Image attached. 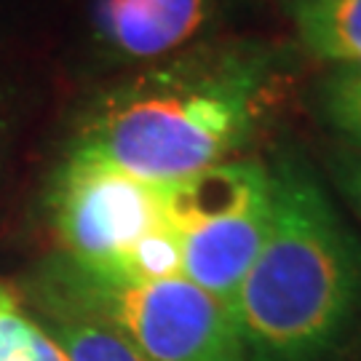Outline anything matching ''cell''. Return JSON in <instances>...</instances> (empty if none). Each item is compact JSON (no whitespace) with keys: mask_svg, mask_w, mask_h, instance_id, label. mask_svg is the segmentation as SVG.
Listing matches in <instances>:
<instances>
[{"mask_svg":"<svg viewBox=\"0 0 361 361\" xmlns=\"http://www.w3.org/2000/svg\"><path fill=\"white\" fill-rule=\"evenodd\" d=\"M284 54L259 40L198 43L107 89L83 116L70 153L150 185L228 161L255 131Z\"/></svg>","mask_w":361,"mask_h":361,"instance_id":"cell-1","label":"cell"},{"mask_svg":"<svg viewBox=\"0 0 361 361\" xmlns=\"http://www.w3.org/2000/svg\"><path fill=\"white\" fill-rule=\"evenodd\" d=\"M361 305V244L300 161L271 174V231L231 302L249 361H316Z\"/></svg>","mask_w":361,"mask_h":361,"instance_id":"cell-2","label":"cell"},{"mask_svg":"<svg viewBox=\"0 0 361 361\" xmlns=\"http://www.w3.org/2000/svg\"><path fill=\"white\" fill-rule=\"evenodd\" d=\"M54 231L78 271L107 281L147 231L164 222L158 185L83 153H67L51 185Z\"/></svg>","mask_w":361,"mask_h":361,"instance_id":"cell-3","label":"cell"},{"mask_svg":"<svg viewBox=\"0 0 361 361\" xmlns=\"http://www.w3.org/2000/svg\"><path fill=\"white\" fill-rule=\"evenodd\" d=\"M80 295L147 361H249L231 310L185 276L150 284L83 279Z\"/></svg>","mask_w":361,"mask_h":361,"instance_id":"cell-4","label":"cell"},{"mask_svg":"<svg viewBox=\"0 0 361 361\" xmlns=\"http://www.w3.org/2000/svg\"><path fill=\"white\" fill-rule=\"evenodd\" d=\"M233 0H91L86 43L104 67H150L198 46Z\"/></svg>","mask_w":361,"mask_h":361,"instance_id":"cell-5","label":"cell"},{"mask_svg":"<svg viewBox=\"0 0 361 361\" xmlns=\"http://www.w3.org/2000/svg\"><path fill=\"white\" fill-rule=\"evenodd\" d=\"M271 231V198L244 214L182 233V273L231 310V302Z\"/></svg>","mask_w":361,"mask_h":361,"instance_id":"cell-6","label":"cell"},{"mask_svg":"<svg viewBox=\"0 0 361 361\" xmlns=\"http://www.w3.org/2000/svg\"><path fill=\"white\" fill-rule=\"evenodd\" d=\"M158 190L166 222L185 233L265 204L271 171L257 161H219Z\"/></svg>","mask_w":361,"mask_h":361,"instance_id":"cell-7","label":"cell"},{"mask_svg":"<svg viewBox=\"0 0 361 361\" xmlns=\"http://www.w3.org/2000/svg\"><path fill=\"white\" fill-rule=\"evenodd\" d=\"M305 51L332 65L361 62V0H284Z\"/></svg>","mask_w":361,"mask_h":361,"instance_id":"cell-8","label":"cell"},{"mask_svg":"<svg viewBox=\"0 0 361 361\" xmlns=\"http://www.w3.org/2000/svg\"><path fill=\"white\" fill-rule=\"evenodd\" d=\"M177 276H182V233L164 219L123 255L107 281L97 284H150Z\"/></svg>","mask_w":361,"mask_h":361,"instance_id":"cell-9","label":"cell"},{"mask_svg":"<svg viewBox=\"0 0 361 361\" xmlns=\"http://www.w3.org/2000/svg\"><path fill=\"white\" fill-rule=\"evenodd\" d=\"M319 110L324 121L361 153V62L329 70L319 86Z\"/></svg>","mask_w":361,"mask_h":361,"instance_id":"cell-10","label":"cell"},{"mask_svg":"<svg viewBox=\"0 0 361 361\" xmlns=\"http://www.w3.org/2000/svg\"><path fill=\"white\" fill-rule=\"evenodd\" d=\"M56 345L67 361H147L118 329L91 319H70L59 324Z\"/></svg>","mask_w":361,"mask_h":361,"instance_id":"cell-11","label":"cell"},{"mask_svg":"<svg viewBox=\"0 0 361 361\" xmlns=\"http://www.w3.org/2000/svg\"><path fill=\"white\" fill-rule=\"evenodd\" d=\"M0 361H67V356L11 300L0 308Z\"/></svg>","mask_w":361,"mask_h":361,"instance_id":"cell-12","label":"cell"},{"mask_svg":"<svg viewBox=\"0 0 361 361\" xmlns=\"http://www.w3.org/2000/svg\"><path fill=\"white\" fill-rule=\"evenodd\" d=\"M25 86L19 75L6 65H0V180L8 164V155H11L13 137L25 113Z\"/></svg>","mask_w":361,"mask_h":361,"instance_id":"cell-13","label":"cell"},{"mask_svg":"<svg viewBox=\"0 0 361 361\" xmlns=\"http://www.w3.org/2000/svg\"><path fill=\"white\" fill-rule=\"evenodd\" d=\"M332 180H335L337 190L348 201V207L356 212L361 219V153L359 150H343L332 158L329 164Z\"/></svg>","mask_w":361,"mask_h":361,"instance_id":"cell-14","label":"cell"},{"mask_svg":"<svg viewBox=\"0 0 361 361\" xmlns=\"http://www.w3.org/2000/svg\"><path fill=\"white\" fill-rule=\"evenodd\" d=\"M13 300V295H11V289H6V286L0 284V308L6 305V302H11Z\"/></svg>","mask_w":361,"mask_h":361,"instance_id":"cell-15","label":"cell"}]
</instances>
